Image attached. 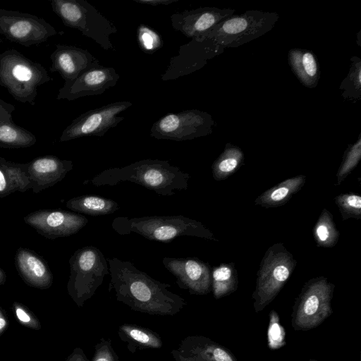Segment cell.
<instances>
[{
  "label": "cell",
  "mask_w": 361,
  "mask_h": 361,
  "mask_svg": "<svg viewBox=\"0 0 361 361\" xmlns=\"http://www.w3.org/2000/svg\"><path fill=\"white\" fill-rule=\"evenodd\" d=\"M118 334L120 339L127 343V348L132 353L137 350L158 349L163 345L159 334L139 325L123 324L118 327Z\"/></svg>",
  "instance_id": "obj_24"
},
{
  "label": "cell",
  "mask_w": 361,
  "mask_h": 361,
  "mask_svg": "<svg viewBox=\"0 0 361 361\" xmlns=\"http://www.w3.org/2000/svg\"><path fill=\"white\" fill-rule=\"evenodd\" d=\"M235 10L201 7L177 12L170 16L174 30L191 39L204 35L216 25L233 15Z\"/></svg>",
  "instance_id": "obj_17"
},
{
  "label": "cell",
  "mask_w": 361,
  "mask_h": 361,
  "mask_svg": "<svg viewBox=\"0 0 361 361\" xmlns=\"http://www.w3.org/2000/svg\"><path fill=\"white\" fill-rule=\"evenodd\" d=\"M8 326L7 317L0 307V336L6 331Z\"/></svg>",
  "instance_id": "obj_40"
},
{
  "label": "cell",
  "mask_w": 361,
  "mask_h": 361,
  "mask_svg": "<svg viewBox=\"0 0 361 361\" xmlns=\"http://www.w3.org/2000/svg\"><path fill=\"white\" fill-rule=\"evenodd\" d=\"M25 222L49 238L69 236L88 223L83 215L61 210H39L25 218Z\"/></svg>",
  "instance_id": "obj_16"
},
{
  "label": "cell",
  "mask_w": 361,
  "mask_h": 361,
  "mask_svg": "<svg viewBox=\"0 0 361 361\" xmlns=\"http://www.w3.org/2000/svg\"><path fill=\"white\" fill-rule=\"evenodd\" d=\"M12 309L16 319L21 325L33 330L41 329L42 326L39 319L23 304L14 302Z\"/></svg>",
  "instance_id": "obj_34"
},
{
  "label": "cell",
  "mask_w": 361,
  "mask_h": 361,
  "mask_svg": "<svg viewBox=\"0 0 361 361\" xmlns=\"http://www.w3.org/2000/svg\"><path fill=\"white\" fill-rule=\"evenodd\" d=\"M52 80L46 68L18 50L0 54V86L17 101L34 106L37 87Z\"/></svg>",
  "instance_id": "obj_4"
},
{
  "label": "cell",
  "mask_w": 361,
  "mask_h": 361,
  "mask_svg": "<svg viewBox=\"0 0 361 361\" xmlns=\"http://www.w3.org/2000/svg\"><path fill=\"white\" fill-rule=\"evenodd\" d=\"M273 315L272 312H270V322L268 330L269 346L271 349L279 348L285 343L283 326L279 323L276 312Z\"/></svg>",
  "instance_id": "obj_35"
},
{
  "label": "cell",
  "mask_w": 361,
  "mask_h": 361,
  "mask_svg": "<svg viewBox=\"0 0 361 361\" xmlns=\"http://www.w3.org/2000/svg\"><path fill=\"white\" fill-rule=\"evenodd\" d=\"M244 153L231 143L226 144L222 153L212 166V176L216 180H222L233 174L243 164Z\"/></svg>",
  "instance_id": "obj_28"
},
{
  "label": "cell",
  "mask_w": 361,
  "mask_h": 361,
  "mask_svg": "<svg viewBox=\"0 0 361 361\" xmlns=\"http://www.w3.org/2000/svg\"><path fill=\"white\" fill-rule=\"evenodd\" d=\"M120 75L112 67L99 65L87 70L75 80L64 82L56 99L73 101L86 96L99 95L117 83Z\"/></svg>",
  "instance_id": "obj_15"
},
{
  "label": "cell",
  "mask_w": 361,
  "mask_h": 361,
  "mask_svg": "<svg viewBox=\"0 0 361 361\" xmlns=\"http://www.w3.org/2000/svg\"><path fill=\"white\" fill-rule=\"evenodd\" d=\"M171 355L176 361H193L192 360L182 355L177 349L171 351Z\"/></svg>",
  "instance_id": "obj_41"
},
{
  "label": "cell",
  "mask_w": 361,
  "mask_h": 361,
  "mask_svg": "<svg viewBox=\"0 0 361 361\" xmlns=\"http://www.w3.org/2000/svg\"><path fill=\"white\" fill-rule=\"evenodd\" d=\"M238 285V272L233 263H223L212 269L211 290L216 299L233 293Z\"/></svg>",
  "instance_id": "obj_27"
},
{
  "label": "cell",
  "mask_w": 361,
  "mask_h": 361,
  "mask_svg": "<svg viewBox=\"0 0 361 361\" xmlns=\"http://www.w3.org/2000/svg\"><path fill=\"white\" fill-rule=\"evenodd\" d=\"M334 288L324 276L311 279L304 284L291 313V326L295 331L314 329L331 315Z\"/></svg>",
  "instance_id": "obj_9"
},
{
  "label": "cell",
  "mask_w": 361,
  "mask_h": 361,
  "mask_svg": "<svg viewBox=\"0 0 361 361\" xmlns=\"http://www.w3.org/2000/svg\"><path fill=\"white\" fill-rule=\"evenodd\" d=\"M288 63L302 85L315 87L319 82L320 71L315 55L310 50L291 49L288 54Z\"/></svg>",
  "instance_id": "obj_23"
},
{
  "label": "cell",
  "mask_w": 361,
  "mask_h": 361,
  "mask_svg": "<svg viewBox=\"0 0 361 361\" xmlns=\"http://www.w3.org/2000/svg\"><path fill=\"white\" fill-rule=\"evenodd\" d=\"M16 265L22 278L30 286L40 289H46L51 286V272L46 264L30 250H18Z\"/></svg>",
  "instance_id": "obj_22"
},
{
  "label": "cell",
  "mask_w": 361,
  "mask_h": 361,
  "mask_svg": "<svg viewBox=\"0 0 361 361\" xmlns=\"http://www.w3.org/2000/svg\"><path fill=\"white\" fill-rule=\"evenodd\" d=\"M111 226L119 235L135 233L148 240L165 243L183 235L216 240L214 234L201 222L182 215L118 216L113 220Z\"/></svg>",
  "instance_id": "obj_3"
},
{
  "label": "cell",
  "mask_w": 361,
  "mask_h": 361,
  "mask_svg": "<svg viewBox=\"0 0 361 361\" xmlns=\"http://www.w3.org/2000/svg\"><path fill=\"white\" fill-rule=\"evenodd\" d=\"M0 34L11 42L31 47L46 42L58 32L40 17L0 8Z\"/></svg>",
  "instance_id": "obj_11"
},
{
  "label": "cell",
  "mask_w": 361,
  "mask_h": 361,
  "mask_svg": "<svg viewBox=\"0 0 361 361\" xmlns=\"http://www.w3.org/2000/svg\"><path fill=\"white\" fill-rule=\"evenodd\" d=\"M11 193L10 187L6 173L0 164V196Z\"/></svg>",
  "instance_id": "obj_37"
},
{
  "label": "cell",
  "mask_w": 361,
  "mask_h": 361,
  "mask_svg": "<svg viewBox=\"0 0 361 361\" xmlns=\"http://www.w3.org/2000/svg\"><path fill=\"white\" fill-rule=\"evenodd\" d=\"M350 61L349 72L342 81L339 90L345 100L356 103L361 99V59L353 56Z\"/></svg>",
  "instance_id": "obj_30"
},
{
  "label": "cell",
  "mask_w": 361,
  "mask_h": 361,
  "mask_svg": "<svg viewBox=\"0 0 361 361\" xmlns=\"http://www.w3.org/2000/svg\"><path fill=\"white\" fill-rule=\"evenodd\" d=\"M53 11L66 27L78 30L105 50L114 49L110 36L116 26L85 0H50Z\"/></svg>",
  "instance_id": "obj_6"
},
{
  "label": "cell",
  "mask_w": 361,
  "mask_h": 361,
  "mask_svg": "<svg viewBox=\"0 0 361 361\" xmlns=\"http://www.w3.org/2000/svg\"><path fill=\"white\" fill-rule=\"evenodd\" d=\"M92 361H119L110 338H102L99 342L95 345Z\"/></svg>",
  "instance_id": "obj_36"
},
{
  "label": "cell",
  "mask_w": 361,
  "mask_h": 361,
  "mask_svg": "<svg viewBox=\"0 0 361 361\" xmlns=\"http://www.w3.org/2000/svg\"><path fill=\"white\" fill-rule=\"evenodd\" d=\"M297 261L283 243H275L266 251L257 273L252 293L256 313L262 312L278 295L293 272Z\"/></svg>",
  "instance_id": "obj_5"
},
{
  "label": "cell",
  "mask_w": 361,
  "mask_h": 361,
  "mask_svg": "<svg viewBox=\"0 0 361 361\" xmlns=\"http://www.w3.org/2000/svg\"><path fill=\"white\" fill-rule=\"evenodd\" d=\"M214 126L215 122L209 113L188 109L159 118L153 123L149 135L158 140H190L210 135Z\"/></svg>",
  "instance_id": "obj_10"
},
{
  "label": "cell",
  "mask_w": 361,
  "mask_h": 361,
  "mask_svg": "<svg viewBox=\"0 0 361 361\" xmlns=\"http://www.w3.org/2000/svg\"><path fill=\"white\" fill-rule=\"evenodd\" d=\"M66 361H90L80 348H75L67 357Z\"/></svg>",
  "instance_id": "obj_38"
},
{
  "label": "cell",
  "mask_w": 361,
  "mask_h": 361,
  "mask_svg": "<svg viewBox=\"0 0 361 361\" xmlns=\"http://www.w3.org/2000/svg\"><path fill=\"white\" fill-rule=\"evenodd\" d=\"M224 51V48L212 39L203 37L192 38L179 47L178 55L170 59L161 80H173L191 74L203 68L210 59Z\"/></svg>",
  "instance_id": "obj_13"
},
{
  "label": "cell",
  "mask_w": 361,
  "mask_h": 361,
  "mask_svg": "<svg viewBox=\"0 0 361 361\" xmlns=\"http://www.w3.org/2000/svg\"><path fill=\"white\" fill-rule=\"evenodd\" d=\"M177 350L193 361H238L228 348L202 336L185 337Z\"/></svg>",
  "instance_id": "obj_20"
},
{
  "label": "cell",
  "mask_w": 361,
  "mask_h": 361,
  "mask_svg": "<svg viewBox=\"0 0 361 361\" xmlns=\"http://www.w3.org/2000/svg\"><path fill=\"white\" fill-rule=\"evenodd\" d=\"M6 281V275L4 271L0 269V285H2L5 283Z\"/></svg>",
  "instance_id": "obj_42"
},
{
  "label": "cell",
  "mask_w": 361,
  "mask_h": 361,
  "mask_svg": "<svg viewBox=\"0 0 361 361\" xmlns=\"http://www.w3.org/2000/svg\"><path fill=\"white\" fill-rule=\"evenodd\" d=\"M313 235L318 247H332L338 243L340 233L327 209L322 211L313 228Z\"/></svg>",
  "instance_id": "obj_29"
},
{
  "label": "cell",
  "mask_w": 361,
  "mask_h": 361,
  "mask_svg": "<svg viewBox=\"0 0 361 361\" xmlns=\"http://www.w3.org/2000/svg\"><path fill=\"white\" fill-rule=\"evenodd\" d=\"M66 206L79 213L101 216L114 213L119 205L113 200L95 195H82L69 200Z\"/></svg>",
  "instance_id": "obj_26"
},
{
  "label": "cell",
  "mask_w": 361,
  "mask_h": 361,
  "mask_svg": "<svg viewBox=\"0 0 361 361\" xmlns=\"http://www.w3.org/2000/svg\"><path fill=\"white\" fill-rule=\"evenodd\" d=\"M309 361H319V360H315V359H312V358H310V359H309Z\"/></svg>",
  "instance_id": "obj_43"
},
{
  "label": "cell",
  "mask_w": 361,
  "mask_h": 361,
  "mask_svg": "<svg viewBox=\"0 0 361 361\" xmlns=\"http://www.w3.org/2000/svg\"><path fill=\"white\" fill-rule=\"evenodd\" d=\"M334 200L341 214L343 221L350 218L361 219V197L359 194L342 193L337 195Z\"/></svg>",
  "instance_id": "obj_32"
},
{
  "label": "cell",
  "mask_w": 361,
  "mask_h": 361,
  "mask_svg": "<svg viewBox=\"0 0 361 361\" xmlns=\"http://www.w3.org/2000/svg\"><path fill=\"white\" fill-rule=\"evenodd\" d=\"M276 12L257 10L233 15L216 25L204 35L222 48H235L269 32L279 20Z\"/></svg>",
  "instance_id": "obj_7"
},
{
  "label": "cell",
  "mask_w": 361,
  "mask_h": 361,
  "mask_svg": "<svg viewBox=\"0 0 361 361\" xmlns=\"http://www.w3.org/2000/svg\"><path fill=\"white\" fill-rule=\"evenodd\" d=\"M110 281L108 290L116 300L132 310L152 315L173 316L185 306L183 298L170 291V284L161 283L140 271L129 261L108 259Z\"/></svg>",
  "instance_id": "obj_1"
},
{
  "label": "cell",
  "mask_w": 361,
  "mask_h": 361,
  "mask_svg": "<svg viewBox=\"0 0 361 361\" xmlns=\"http://www.w3.org/2000/svg\"><path fill=\"white\" fill-rule=\"evenodd\" d=\"M132 105L129 101L114 102L80 114L63 130L60 142L82 137L104 136L123 120L124 117L118 114Z\"/></svg>",
  "instance_id": "obj_12"
},
{
  "label": "cell",
  "mask_w": 361,
  "mask_h": 361,
  "mask_svg": "<svg viewBox=\"0 0 361 361\" xmlns=\"http://www.w3.org/2000/svg\"><path fill=\"white\" fill-rule=\"evenodd\" d=\"M68 293L80 307L91 298L109 274L108 262L99 249L87 245L75 252L70 259Z\"/></svg>",
  "instance_id": "obj_8"
},
{
  "label": "cell",
  "mask_w": 361,
  "mask_h": 361,
  "mask_svg": "<svg viewBox=\"0 0 361 361\" xmlns=\"http://www.w3.org/2000/svg\"><path fill=\"white\" fill-rule=\"evenodd\" d=\"M15 110L14 105L0 99V147H28L36 143L33 133L13 122L12 114Z\"/></svg>",
  "instance_id": "obj_21"
},
{
  "label": "cell",
  "mask_w": 361,
  "mask_h": 361,
  "mask_svg": "<svg viewBox=\"0 0 361 361\" xmlns=\"http://www.w3.org/2000/svg\"><path fill=\"white\" fill-rule=\"evenodd\" d=\"M189 173L171 165L168 161L142 159L123 167L106 169L92 180L95 186L115 185L130 181L154 191L159 195L171 196L176 190H186Z\"/></svg>",
  "instance_id": "obj_2"
},
{
  "label": "cell",
  "mask_w": 361,
  "mask_h": 361,
  "mask_svg": "<svg viewBox=\"0 0 361 361\" xmlns=\"http://www.w3.org/2000/svg\"><path fill=\"white\" fill-rule=\"evenodd\" d=\"M50 59V71L57 72L64 82L72 81L87 70L101 65L88 50L68 44H57Z\"/></svg>",
  "instance_id": "obj_18"
},
{
  "label": "cell",
  "mask_w": 361,
  "mask_h": 361,
  "mask_svg": "<svg viewBox=\"0 0 361 361\" xmlns=\"http://www.w3.org/2000/svg\"><path fill=\"white\" fill-rule=\"evenodd\" d=\"M137 39L140 48L147 54H153L163 46L161 35L151 27L143 24L137 27Z\"/></svg>",
  "instance_id": "obj_33"
},
{
  "label": "cell",
  "mask_w": 361,
  "mask_h": 361,
  "mask_svg": "<svg viewBox=\"0 0 361 361\" xmlns=\"http://www.w3.org/2000/svg\"><path fill=\"white\" fill-rule=\"evenodd\" d=\"M165 268L176 279L178 286L192 295H206L211 291L210 266L196 257L163 259Z\"/></svg>",
  "instance_id": "obj_14"
},
{
  "label": "cell",
  "mask_w": 361,
  "mask_h": 361,
  "mask_svg": "<svg viewBox=\"0 0 361 361\" xmlns=\"http://www.w3.org/2000/svg\"><path fill=\"white\" fill-rule=\"evenodd\" d=\"M135 2L141 4H145V5H150V6H168L172 3H175L178 1L179 0H133Z\"/></svg>",
  "instance_id": "obj_39"
},
{
  "label": "cell",
  "mask_w": 361,
  "mask_h": 361,
  "mask_svg": "<svg viewBox=\"0 0 361 361\" xmlns=\"http://www.w3.org/2000/svg\"><path fill=\"white\" fill-rule=\"evenodd\" d=\"M27 166L32 185L38 191L62 180L73 169V162L48 155L37 157Z\"/></svg>",
  "instance_id": "obj_19"
},
{
  "label": "cell",
  "mask_w": 361,
  "mask_h": 361,
  "mask_svg": "<svg viewBox=\"0 0 361 361\" xmlns=\"http://www.w3.org/2000/svg\"><path fill=\"white\" fill-rule=\"evenodd\" d=\"M361 159V134L355 142L348 145L345 151L341 164L336 173L337 183L340 185L341 182L352 172L357 166Z\"/></svg>",
  "instance_id": "obj_31"
},
{
  "label": "cell",
  "mask_w": 361,
  "mask_h": 361,
  "mask_svg": "<svg viewBox=\"0 0 361 361\" xmlns=\"http://www.w3.org/2000/svg\"><path fill=\"white\" fill-rule=\"evenodd\" d=\"M305 181L304 175L286 179L259 195L255 204L266 208L282 206L304 186Z\"/></svg>",
  "instance_id": "obj_25"
}]
</instances>
